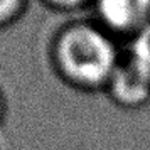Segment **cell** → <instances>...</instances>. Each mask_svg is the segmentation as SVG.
<instances>
[{"label":"cell","instance_id":"obj_2","mask_svg":"<svg viewBox=\"0 0 150 150\" xmlns=\"http://www.w3.org/2000/svg\"><path fill=\"white\" fill-rule=\"evenodd\" d=\"M93 19L110 34L130 41L150 22V0H93Z\"/></svg>","mask_w":150,"mask_h":150},{"label":"cell","instance_id":"obj_4","mask_svg":"<svg viewBox=\"0 0 150 150\" xmlns=\"http://www.w3.org/2000/svg\"><path fill=\"white\" fill-rule=\"evenodd\" d=\"M125 52L150 78V22L128 41V47L125 49Z\"/></svg>","mask_w":150,"mask_h":150},{"label":"cell","instance_id":"obj_6","mask_svg":"<svg viewBox=\"0 0 150 150\" xmlns=\"http://www.w3.org/2000/svg\"><path fill=\"white\" fill-rule=\"evenodd\" d=\"M42 4L54 12L61 14H76L84 8H89L93 0H41Z\"/></svg>","mask_w":150,"mask_h":150},{"label":"cell","instance_id":"obj_5","mask_svg":"<svg viewBox=\"0 0 150 150\" xmlns=\"http://www.w3.org/2000/svg\"><path fill=\"white\" fill-rule=\"evenodd\" d=\"M29 7V0H0V29L21 21Z\"/></svg>","mask_w":150,"mask_h":150},{"label":"cell","instance_id":"obj_1","mask_svg":"<svg viewBox=\"0 0 150 150\" xmlns=\"http://www.w3.org/2000/svg\"><path fill=\"white\" fill-rule=\"evenodd\" d=\"M123 52L118 39L95 19H76L54 34L49 56L56 76L66 86L81 93H103Z\"/></svg>","mask_w":150,"mask_h":150},{"label":"cell","instance_id":"obj_7","mask_svg":"<svg viewBox=\"0 0 150 150\" xmlns=\"http://www.w3.org/2000/svg\"><path fill=\"white\" fill-rule=\"evenodd\" d=\"M5 116H7V100H5V96L0 89V127L5 122Z\"/></svg>","mask_w":150,"mask_h":150},{"label":"cell","instance_id":"obj_3","mask_svg":"<svg viewBox=\"0 0 150 150\" xmlns=\"http://www.w3.org/2000/svg\"><path fill=\"white\" fill-rule=\"evenodd\" d=\"M115 106L122 110H140L150 103V78L138 68L127 52L103 91Z\"/></svg>","mask_w":150,"mask_h":150}]
</instances>
